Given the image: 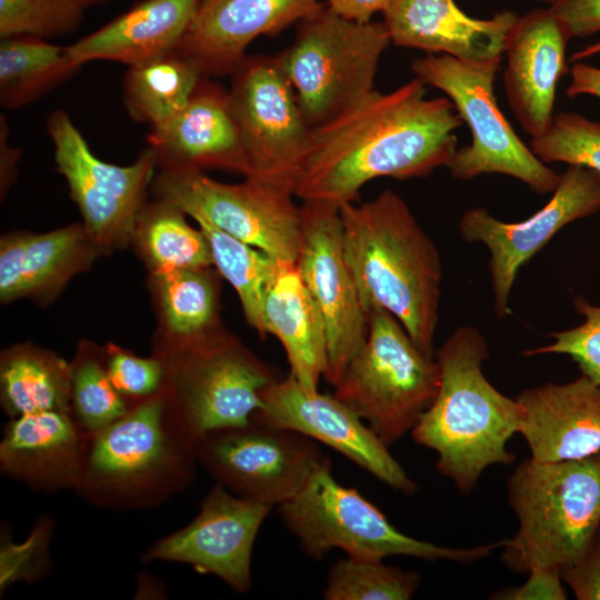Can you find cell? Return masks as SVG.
<instances>
[{
  "label": "cell",
  "mask_w": 600,
  "mask_h": 600,
  "mask_svg": "<svg viewBox=\"0 0 600 600\" xmlns=\"http://www.w3.org/2000/svg\"><path fill=\"white\" fill-rule=\"evenodd\" d=\"M419 78L398 89L373 90L314 127L293 196L340 208L369 181L426 177L449 167L463 121L449 98H427Z\"/></svg>",
  "instance_id": "cell-1"
},
{
  "label": "cell",
  "mask_w": 600,
  "mask_h": 600,
  "mask_svg": "<svg viewBox=\"0 0 600 600\" xmlns=\"http://www.w3.org/2000/svg\"><path fill=\"white\" fill-rule=\"evenodd\" d=\"M344 258L367 313L382 308L433 357L442 267L439 251L404 200L383 190L339 208Z\"/></svg>",
  "instance_id": "cell-2"
},
{
  "label": "cell",
  "mask_w": 600,
  "mask_h": 600,
  "mask_svg": "<svg viewBox=\"0 0 600 600\" xmlns=\"http://www.w3.org/2000/svg\"><path fill=\"white\" fill-rule=\"evenodd\" d=\"M488 344L474 327H459L438 349V392L411 431L416 443L437 452V470L460 493H469L482 472L510 464L507 449L518 432L519 406L483 374Z\"/></svg>",
  "instance_id": "cell-3"
},
{
  "label": "cell",
  "mask_w": 600,
  "mask_h": 600,
  "mask_svg": "<svg viewBox=\"0 0 600 600\" xmlns=\"http://www.w3.org/2000/svg\"><path fill=\"white\" fill-rule=\"evenodd\" d=\"M197 460V439L158 396L90 434L76 489L110 508L157 504L192 481Z\"/></svg>",
  "instance_id": "cell-4"
},
{
  "label": "cell",
  "mask_w": 600,
  "mask_h": 600,
  "mask_svg": "<svg viewBox=\"0 0 600 600\" xmlns=\"http://www.w3.org/2000/svg\"><path fill=\"white\" fill-rule=\"evenodd\" d=\"M518 530L506 540L501 559L528 572L577 562L600 533V453L559 462H520L508 483Z\"/></svg>",
  "instance_id": "cell-5"
},
{
  "label": "cell",
  "mask_w": 600,
  "mask_h": 600,
  "mask_svg": "<svg viewBox=\"0 0 600 600\" xmlns=\"http://www.w3.org/2000/svg\"><path fill=\"white\" fill-rule=\"evenodd\" d=\"M278 511L303 552L317 561L340 549L347 557L366 560L407 556L470 563L488 557L506 541L450 548L412 538L399 531L356 488L341 486L332 476L331 461L319 467L293 498L278 506Z\"/></svg>",
  "instance_id": "cell-6"
},
{
  "label": "cell",
  "mask_w": 600,
  "mask_h": 600,
  "mask_svg": "<svg viewBox=\"0 0 600 600\" xmlns=\"http://www.w3.org/2000/svg\"><path fill=\"white\" fill-rule=\"evenodd\" d=\"M368 324L366 342L347 366L333 394L389 447L412 431L433 401L440 368L389 311L372 309Z\"/></svg>",
  "instance_id": "cell-7"
},
{
  "label": "cell",
  "mask_w": 600,
  "mask_h": 600,
  "mask_svg": "<svg viewBox=\"0 0 600 600\" xmlns=\"http://www.w3.org/2000/svg\"><path fill=\"white\" fill-rule=\"evenodd\" d=\"M390 42L383 22H357L327 7L300 21L294 41L278 59L312 128L374 90L378 64Z\"/></svg>",
  "instance_id": "cell-8"
},
{
  "label": "cell",
  "mask_w": 600,
  "mask_h": 600,
  "mask_svg": "<svg viewBox=\"0 0 600 600\" xmlns=\"http://www.w3.org/2000/svg\"><path fill=\"white\" fill-rule=\"evenodd\" d=\"M500 61L471 62L429 53L416 59L411 69L416 78L448 96L470 129L471 143L457 149L448 167L453 178L501 173L519 179L537 193H552L560 174L526 146L498 106L493 83Z\"/></svg>",
  "instance_id": "cell-9"
},
{
  "label": "cell",
  "mask_w": 600,
  "mask_h": 600,
  "mask_svg": "<svg viewBox=\"0 0 600 600\" xmlns=\"http://www.w3.org/2000/svg\"><path fill=\"white\" fill-rule=\"evenodd\" d=\"M228 93L250 162L247 178L293 194L313 128L278 57H246L233 71Z\"/></svg>",
  "instance_id": "cell-10"
},
{
  "label": "cell",
  "mask_w": 600,
  "mask_h": 600,
  "mask_svg": "<svg viewBox=\"0 0 600 600\" xmlns=\"http://www.w3.org/2000/svg\"><path fill=\"white\" fill-rule=\"evenodd\" d=\"M197 458L232 493L271 507L293 498L330 461L311 438L254 420L203 434Z\"/></svg>",
  "instance_id": "cell-11"
},
{
  "label": "cell",
  "mask_w": 600,
  "mask_h": 600,
  "mask_svg": "<svg viewBox=\"0 0 600 600\" xmlns=\"http://www.w3.org/2000/svg\"><path fill=\"white\" fill-rule=\"evenodd\" d=\"M158 190L184 213H200L216 227L278 261L296 262L301 209L291 192L253 178L229 184L200 170H166Z\"/></svg>",
  "instance_id": "cell-12"
},
{
  "label": "cell",
  "mask_w": 600,
  "mask_h": 600,
  "mask_svg": "<svg viewBox=\"0 0 600 600\" xmlns=\"http://www.w3.org/2000/svg\"><path fill=\"white\" fill-rule=\"evenodd\" d=\"M191 341L174 369V407L188 431L198 440L251 422L262 391L280 379L274 368L226 337Z\"/></svg>",
  "instance_id": "cell-13"
},
{
  "label": "cell",
  "mask_w": 600,
  "mask_h": 600,
  "mask_svg": "<svg viewBox=\"0 0 600 600\" xmlns=\"http://www.w3.org/2000/svg\"><path fill=\"white\" fill-rule=\"evenodd\" d=\"M299 273L324 323L327 370L333 387L366 342L369 324L352 273L344 258L339 208L303 202Z\"/></svg>",
  "instance_id": "cell-14"
},
{
  "label": "cell",
  "mask_w": 600,
  "mask_h": 600,
  "mask_svg": "<svg viewBox=\"0 0 600 600\" xmlns=\"http://www.w3.org/2000/svg\"><path fill=\"white\" fill-rule=\"evenodd\" d=\"M600 211V177L582 166H568L550 200L520 222H503L481 207L464 211L459 232L467 242H481L489 252L493 309L510 314L509 296L519 269L564 226Z\"/></svg>",
  "instance_id": "cell-15"
},
{
  "label": "cell",
  "mask_w": 600,
  "mask_h": 600,
  "mask_svg": "<svg viewBox=\"0 0 600 600\" xmlns=\"http://www.w3.org/2000/svg\"><path fill=\"white\" fill-rule=\"evenodd\" d=\"M47 129L59 172L66 178L88 231L100 242H113L132 231L157 158L148 148L130 166L100 160L63 110L53 111Z\"/></svg>",
  "instance_id": "cell-16"
},
{
  "label": "cell",
  "mask_w": 600,
  "mask_h": 600,
  "mask_svg": "<svg viewBox=\"0 0 600 600\" xmlns=\"http://www.w3.org/2000/svg\"><path fill=\"white\" fill-rule=\"evenodd\" d=\"M252 420L321 442L397 491L409 496L417 491L388 446L354 411L334 394L304 388L290 373L262 391Z\"/></svg>",
  "instance_id": "cell-17"
},
{
  "label": "cell",
  "mask_w": 600,
  "mask_h": 600,
  "mask_svg": "<svg viewBox=\"0 0 600 600\" xmlns=\"http://www.w3.org/2000/svg\"><path fill=\"white\" fill-rule=\"evenodd\" d=\"M271 509L217 483L201 501L197 517L184 528L154 542L143 561L187 563L244 593L251 587L254 541Z\"/></svg>",
  "instance_id": "cell-18"
},
{
  "label": "cell",
  "mask_w": 600,
  "mask_h": 600,
  "mask_svg": "<svg viewBox=\"0 0 600 600\" xmlns=\"http://www.w3.org/2000/svg\"><path fill=\"white\" fill-rule=\"evenodd\" d=\"M319 0H201L179 51L210 74L233 73L258 37L319 11Z\"/></svg>",
  "instance_id": "cell-19"
},
{
  "label": "cell",
  "mask_w": 600,
  "mask_h": 600,
  "mask_svg": "<svg viewBox=\"0 0 600 600\" xmlns=\"http://www.w3.org/2000/svg\"><path fill=\"white\" fill-rule=\"evenodd\" d=\"M147 140L167 170L219 168L246 178L251 172L229 93L207 76L177 116L150 128Z\"/></svg>",
  "instance_id": "cell-20"
},
{
  "label": "cell",
  "mask_w": 600,
  "mask_h": 600,
  "mask_svg": "<svg viewBox=\"0 0 600 600\" xmlns=\"http://www.w3.org/2000/svg\"><path fill=\"white\" fill-rule=\"evenodd\" d=\"M516 400L518 433L531 459L559 462L600 453V384L581 374L522 390Z\"/></svg>",
  "instance_id": "cell-21"
},
{
  "label": "cell",
  "mask_w": 600,
  "mask_h": 600,
  "mask_svg": "<svg viewBox=\"0 0 600 600\" xmlns=\"http://www.w3.org/2000/svg\"><path fill=\"white\" fill-rule=\"evenodd\" d=\"M569 40L550 9H536L519 17L508 36L504 89L520 126L531 137L546 131L553 119L557 84L569 72Z\"/></svg>",
  "instance_id": "cell-22"
},
{
  "label": "cell",
  "mask_w": 600,
  "mask_h": 600,
  "mask_svg": "<svg viewBox=\"0 0 600 600\" xmlns=\"http://www.w3.org/2000/svg\"><path fill=\"white\" fill-rule=\"evenodd\" d=\"M382 13L393 44L471 62L501 60L519 19L513 11L476 19L454 0H390Z\"/></svg>",
  "instance_id": "cell-23"
},
{
  "label": "cell",
  "mask_w": 600,
  "mask_h": 600,
  "mask_svg": "<svg viewBox=\"0 0 600 600\" xmlns=\"http://www.w3.org/2000/svg\"><path fill=\"white\" fill-rule=\"evenodd\" d=\"M90 434L70 412L41 411L13 418L0 443L1 471L39 490L77 488Z\"/></svg>",
  "instance_id": "cell-24"
},
{
  "label": "cell",
  "mask_w": 600,
  "mask_h": 600,
  "mask_svg": "<svg viewBox=\"0 0 600 600\" xmlns=\"http://www.w3.org/2000/svg\"><path fill=\"white\" fill-rule=\"evenodd\" d=\"M201 0H142L68 46L80 64L94 60L141 64L179 49Z\"/></svg>",
  "instance_id": "cell-25"
},
{
  "label": "cell",
  "mask_w": 600,
  "mask_h": 600,
  "mask_svg": "<svg viewBox=\"0 0 600 600\" xmlns=\"http://www.w3.org/2000/svg\"><path fill=\"white\" fill-rule=\"evenodd\" d=\"M263 326L282 344L290 374L304 388L318 390L327 370L322 317L296 262L280 261L263 302Z\"/></svg>",
  "instance_id": "cell-26"
},
{
  "label": "cell",
  "mask_w": 600,
  "mask_h": 600,
  "mask_svg": "<svg viewBox=\"0 0 600 600\" xmlns=\"http://www.w3.org/2000/svg\"><path fill=\"white\" fill-rule=\"evenodd\" d=\"M203 77L193 60L176 50L129 67L123 82L124 104L136 121L150 128L159 126L188 104Z\"/></svg>",
  "instance_id": "cell-27"
},
{
  "label": "cell",
  "mask_w": 600,
  "mask_h": 600,
  "mask_svg": "<svg viewBox=\"0 0 600 600\" xmlns=\"http://www.w3.org/2000/svg\"><path fill=\"white\" fill-rule=\"evenodd\" d=\"M81 66L68 46L34 36L2 38L0 42V102L6 109L32 103L67 80Z\"/></svg>",
  "instance_id": "cell-28"
},
{
  "label": "cell",
  "mask_w": 600,
  "mask_h": 600,
  "mask_svg": "<svg viewBox=\"0 0 600 600\" xmlns=\"http://www.w3.org/2000/svg\"><path fill=\"white\" fill-rule=\"evenodd\" d=\"M204 233L213 264L234 288L244 317L264 337L263 302L280 261L216 227L204 216L190 213Z\"/></svg>",
  "instance_id": "cell-29"
},
{
  "label": "cell",
  "mask_w": 600,
  "mask_h": 600,
  "mask_svg": "<svg viewBox=\"0 0 600 600\" xmlns=\"http://www.w3.org/2000/svg\"><path fill=\"white\" fill-rule=\"evenodd\" d=\"M2 403L12 418L41 411L70 412V369L51 356L23 351L1 366Z\"/></svg>",
  "instance_id": "cell-30"
},
{
  "label": "cell",
  "mask_w": 600,
  "mask_h": 600,
  "mask_svg": "<svg viewBox=\"0 0 600 600\" xmlns=\"http://www.w3.org/2000/svg\"><path fill=\"white\" fill-rule=\"evenodd\" d=\"M183 213L177 206L163 200L144 217L143 243L156 276L213 264L204 233L200 228L190 227Z\"/></svg>",
  "instance_id": "cell-31"
},
{
  "label": "cell",
  "mask_w": 600,
  "mask_h": 600,
  "mask_svg": "<svg viewBox=\"0 0 600 600\" xmlns=\"http://www.w3.org/2000/svg\"><path fill=\"white\" fill-rule=\"evenodd\" d=\"M420 577L414 571L384 564L382 560L347 557L329 569L326 600H408L416 593Z\"/></svg>",
  "instance_id": "cell-32"
},
{
  "label": "cell",
  "mask_w": 600,
  "mask_h": 600,
  "mask_svg": "<svg viewBox=\"0 0 600 600\" xmlns=\"http://www.w3.org/2000/svg\"><path fill=\"white\" fill-rule=\"evenodd\" d=\"M207 268L159 274L167 323L176 336L194 340L209 332L216 312V290Z\"/></svg>",
  "instance_id": "cell-33"
},
{
  "label": "cell",
  "mask_w": 600,
  "mask_h": 600,
  "mask_svg": "<svg viewBox=\"0 0 600 600\" xmlns=\"http://www.w3.org/2000/svg\"><path fill=\"white\" fill-rule=\"evenodd\" d=\"M530 149L544 163L582 166L600 177L599 121L576 112H560L546 131L532 137Z\"/></svg>",
  "instance_id": "cell-34"
},
{
  "label": "cell",
  "mask_w": 600,
  "mask_h": 600,
  "mask_svg": "<svg viewBox=\"0 0 600 600\" xmlns=\"http://www.w3.org/2000/svg\"><path fill=\"white\" fill-rule=\"evenodd\" d=\"M70 393L76 421L88 434L100 431L129 410L107 369L93 359L70 369Z\"/></svg>",
  "instance_id": "cell-35"
},
{
  "label": "cell",
  "mask_w": 600,
  "mask_h": 600,
  "mask_svg": "<svg viewBox=\"0 0 600 600\" xmlns=\"http://www.w3.org/2000/svg\"><path fill=\"white\" fill-rule=\"evenodd\" d=\"M84 0H0V37H57L74 31Z\"/></svg>",
  "instance_id": "cell-36"
},
{
  "label": "cell",
  "mask_w": 600,
  "mask_h": 600,
  "mask_svg": "<svg viewBox=\"0 0 600 600\" xmlns=\"http://www.w3.org/2000/svg\"><path fill=\"white\" fill-rule=\"evenodd\" d=\"M77 227L24 236L22 296L46 288L67 272L80 248Z\"/></svg>",
  "instance_id": "cell-37"
},
{
  "label": "cell",
  "mask_w": 600,
  "mask_h": 600,
  "mask_svg": "<svg viewBox=\"0 0 600 600\" xmlns=\"http://www.w3.org/2000/svg\"><path fill=\"white\" fill-rule=\"evenodd\" d=\"M573 306L583 317L580 324L551 333V343L529 349L523 354H567L578 364L581 374L600 384V306L580 296L573 299Z\"/></svg>",
  "instance_id": "cell-38"
},
{
  "label": "cell",
  "mask_w": 600,
  "mask_h": 600,
  "mask_svg": "<svg viewBox=\"0 0 600 600\" xmlns=\"http://www.w3.org/2000/svg\"><path fill=\"white\" fill-rule=\"evenodd\" d=\"M52 523L41 519L21 543L1 536L0 589L1 593L11 583L26 580L32 582L47 573L50 568L49 543Z\"/></svg>",
  "instance_id": "cell-39"
},
{
  "label": "cell",
  "mask_w": 600,
  "mask_h": 600,
  "mask_svg": "<svg viewBox=\"0 0 600 600\" xmlns=\"http://www.w3.org/2000/svg\"><path fill=\"white\" fill-rule=\"evenodd\" d=\"M107 372L116 389L129 397L152 396L166 374L159 360L136 357L121 350L110 352Z\"/></svg>",
  "instance_id": "cell-40"
},
{
  "label": "cell",
  "mask_w": 600,
  "mask_h": 600,
  "mask_svg": "<svg viewBox=\"0 0 600 600\" xmlns=\"http://www.w3.org/2000/svg\"><path fill=\"white\" fill-rule=\"evenodd\" d=\"M560 573L577 599L600 600V533L589 550Z\"/></svg>",
  "instance_id": "cell-41"
},
{
  "label": "cell",
  "mask_w": 600,
  "mask_h": 600,
  "mask_svg": "<svg viewBox=\"0 0 600 600\" xmlns=\"http://www.w3.org/2000/svg\"><path fill=\"white\" fill-rule=\"evenodd\" d=\"M549 9L570 39L600 32V0H556Z\"/></svg>",
  "instance_id": "cell-42"
},
{
  "label": "cell",
  "mask_w": 600,
  "mask_h": 600,
  "mask_svg": "<svg viewBox=\"0 0 600 600\" xmlns=\"http://www.w3.org/2000/svg\"><path fill=\"white\" fill-rule=\"evenodd\" d=\"M527 581L514 588L497 593L494 599L506 600H564L561 573L553 568H532Z\"/></svg>",
  "instance_id": "cell-43"
},
{
  "label": "cell",
  "mask_w": 600,
  "mask_h": 600,
  "mask_svg": "<svg viewBox=\"0 0 600 600\" xmlns=\"http://www.w3.org/2000/svg\"><path fill=\"white\" fill-rule=\"evenodd\" d=\"M24 236L6 238L0 247V298L8 301L22 296V252Z\"/></svg>",
  "instance_id": "cell-44"
},
{
  "label": "cell",
  "mask_w": 600,
  "mask_h": 600,
  "mask_svg": "<svg viewBox=\"0 0 600 600\" xmlns=\"http://www.w3.org/2000/svg\"><path fill=\"white\" fill-rule=\"evenodd\" d=\"M334 13L357 22H369L372 16L388 7L390 0H326Z\"/></svg>",
  "instance_id": "cell-45"
},
{
  "label": "cell",
  "mask_w": 600,
  "mask_h": 600,
  "mask_svg": "<svg viewBox=\"0 0 600 600\" xmlns=\"http://www.w3.org/2000/svg\"><path fill=\"white\" fill-rule=\"evenodd\" d=\"M571 82L566 90L569 98L590 94L600 99V68L577 61L570 70Z\"/></svg>",
  "instance_id": "cell-46"
},
{
  "label": "cell",
  "mask_w": 600,
  "mask_h": 600,
  "mask_svg": "<svg viewBox=\"0 0 600 600\" xmlns=\"http://www.w3.org/2000/svg\"><path fill=\"white\" fill-rule=\"evenodd\" d=\"M600 52V41L597 42V43H592L590 46H587L582 49H580L579 51L574 52L571 58H570V61L572 62H577V61H580L584 58H589L593 54H597Z\"/></svg>",
  "instance_id": "cell-47"
},
{
  "label": "cell",
  "mask_w": 600,
  "mask_h": 600,
  "mask_svg": "<svg viewBox=\"0 0 600 600\" xmlns=\"http://www.w3.org/2000/svg\"><path fill=\"white\" fill-rule=\"evenodd\" d=\"M101 1H104V0H84L87 7L99 3Z\"/></svg>",
  "instance_id": "cell-48"
},
{
  "label": "cell",
  "mask_w": 600,
  "mask_h": 600,
  "mask_svg": "<svg viewBox=\"0 0 600 600\" xmlns=\"http://www.w3.org/2000/svg\"><path fill=\"white\" fill-rule=\"evenodd\" d=\"M541 1L552 4L556 0H541Z\"/></svg>",
  "instance_id": "cell-49"
}]
</instances>
